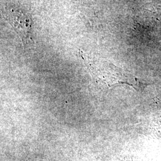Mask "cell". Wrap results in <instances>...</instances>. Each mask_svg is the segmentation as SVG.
<instances>
[{"label":"cell","mask_w":161,"mask_h":161,"mask_svg":"<svg viewBox=\"0 0 161 161\" xmlns=\"http://www.w3.org/2000/svg\"><path fill=\"white\" fill-rule=\"evenodd\" d=\"M160 90H161V87H160Z\"/></svg>","instance_id":"277c9868"},{"label":"cell","mask_w":161,"mask_h":161,"mask_svg":"<svg viewBox=\"0 0 161 161\" xmlns=\"http://www.w3.org/2000/svg\"><path fill=\"white\" fill-rule=\"evenodd\" d=\"M81 56L90 69L92 78L97 84H103L109 88L119 84H127L137 91H142L148 85L112 64L96 61L84 53Z\"/></svg>","instance_id":"6da1fadb"},{"label":"cell","mask_w":161,"mask_h":161,"mask_svg":"<svg viewBox=\"0 0 161 161\" xmlns=\"http://www.w3.org/2000/svg\"><path fill=\"white\" fill-rule=\"evenodd\" d=\"M8 22L22 41L24 47L31 41L30 32L32 28L29 16L14 8H7L4 14Z\"/></svg>","instance_id":"7a4b0ae2"},{"label":"cell","mask_w":161,"mask_h":161,"mask_svg":"<svg viewBox=\"0 0 161 161\" xmlns=\"http://www.w3.org/2000/svg\"><path fill=\"white\" fill-rule=\"evenodd\" d=\"M121 161H132V159H130V160H128V159H125L124 161H122V160H121Z\"/></svg>","instance_id":"3957f363"}]
</instances>
